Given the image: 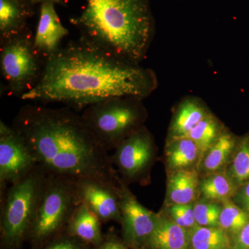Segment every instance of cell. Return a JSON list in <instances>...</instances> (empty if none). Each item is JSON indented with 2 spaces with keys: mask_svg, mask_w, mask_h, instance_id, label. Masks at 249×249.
I'll use <instances>...</instances> for the list:
<instances>
[{
  "mask_svg": "<svg viewBox=\"0 0 249 249\" xmlns=\"http://www.w3.org/2000/svg\"><path fill=\"white\" fill-rule=\"evenodd\" d=\"M200 190L209 200H225L232 194L233 186L225 175H214L201 183Z\"/></svg>",
  "mask_w": 249,
  "mask_h": 249,
  "instance_id": "cell-22",
  "label": "cell"
},
{
  "mask_svg": "<svg viewBox=\"0 0 249 249\" xmlns=\"http://www.w3.org/2000/svg\"><path fill=\"white\" fill-rule=\"evenodd\" d=\"M77 193L101 222H121L120 196L117 184L92 178L76 179Z\"/></svg>",
  "mask_w": 249,
  "mask_h": 249,
  "instance_id": "cell-11",
  "label": "cell"
},
{
  "mask_svg": "<svg viewBox=\"0 0 249 249\" xmlns=\"http://www.w3.org/2000/svg\"><path fill=\"white\" fill-rule=\"evenodd\" d=\"M209 113L204 105L196 98H185L178 105L170 127V139L183 138Z\"/></svg>",
  "mask_w": 249,
  "mask_h": 249,
  "instance_id": "cell-16",
  "label": "cell"
},
{
  "mask_svg": "<svg viewBox=\"0 0 249 249\" xmlns=\"http://www.w3.org/2000/svg\"><path fill=\"white\" fill-rule=\"evenodd\" d=\"M71 22L80 37L136 65L146 57L155 35L150 0H85Z\"/></svg>",
  "mask_w": 249,
  "mask_h": 249,
  "instance_id": "cell-3",
  "label": "cell"
},
{
  "mask_svg": "<svg viewBox=\"0 0 249 249\" xmlns=\"http://www.w3.org/2000/svg\"><path fill=\"white\" fill-rule=\"evenodd\" d=\"M34 34L29 27L0 42V71L4 89L21 98L40 81L45 60L36 52Z\"/></svg>",
  "mask_w": 249,
  "mask_h": 249,
  "instance_id": "cell-7",
  "label": "cell"
},
{
  "mask_svg": "<svg viewBox=\"0 0 249 249\" xmlns=\"http://www.w3.org/2000/svg\"><path fill=\"white\" fill-rule=\"evenodd\" d=\"M189 233L195 249H227L230 246L229 237L223 229L195 226Z\"/></svg>",
  "mask_w": 249,
  "mask_h": 249,
  "instance_id": "cell-19",
  "label": "cell"
},
{
  "mask_svg": "<svg viewBox=\"0 0 249 249\" xmlns=\"http://www.w3.org/2000/svg\"><path fill=\"white\" fill-rule=\"evenodd\" d=\"M29 0H0V42L20 34L34 15Z\"/></svg>",
  "mask_w": 249,
  "mask_h": 249,
  "instance_id": "cell-13",
  "label": "cell"
},
{
  "mask_svg": "<svg viewBox=\"0 0 249 249\" xmlns=\"http://www.w3.org/2000/svg\"><path fill=\"white\" fill-rule=\"evenodd\" d=\"M53 3L40 4L38 22L34 37L36 52L47 60L62 47L69 31L62 25Z\"/></svg>",
  "mask_w": 249,
  "mask_h": 249,
  "instance_id": "cell-12",
  "label": "cell"
},
{
  "mask_svg": "<svg viewBox=\"0 0 249 249\" xmlns=\"http://www.w3.org/2000/svg\"><path fill=\"white\" fill-rule=\"evenodd\" d=\"M48 174L37 165L10 185L1 196V245L19 249L29 233L43 195Z\"/></svg>",
  "mask_w": 249,
  "mask_h": 249,
  "instance_id": "cell-4",
  "label": "cell"
},
{
  "mask_svg": "<svg viewBox=\"0 0 249 249\" xmlns=\"http://www.w3.org/2000/svg\"><path fill=\"white\" fill-rule=\"evenodd\" d=\"M234 147L235 139L231 134L223 132L208 150L204 160V168L210 171L220 168L227 161Z\"/></svg>",
  "mask_w": 249,
  "mask_h": 249,
  "instance_id": "cell-21",
  "label": "cell"
},
{
  "mask_svg": "<svg viewBox=\"0 0 249 249\" xmlns=\"http://www.w3.org/2000/svg\"><path fill=\"white\" fill-rule=\"evenodd\" d=\"M110 156L124 179L138 180L142 178L151 165L155 147L147 129L141 127L116 147Z\"/></svg>",
  "mask_w": 249,
  "mask_h": 249,
  "instance_id": "cell-9",
  "label": "cell"
},
{
  "mask_svg": "<svg viewBox=\"0 0 249 249\" xmlns=\"http://www.w3.org/2000/svg\"><path fill=\"white\" fill-rule=\"evenodd\" d=\"M80 202L75 178L48 175L29 235L33 249H40L64 233Z\"/></svg>",
  "mask_w": 249,
  "mask_h": 249,
  "instance_id": "cell-5",
  "label": "cell"
},
{
  "mask_svg": "<svg viewBox=\"0 0 249 249\" xmlns=\"http://www.w3.org/2000/svg\"><path fill=\"white\" fill-rule=\"evenodd\" d=\"M240 201L244 208L249 211V182L244 187L240 193Z\"/></svg>",
  "mask_w": 249,
  "mask_h": 249,
  "instance_id": "cell-30",
  "label": "cell"
},
{
  "mask_svg": "<svg viewBox=\"0 0 249 249\" xmlns=\"http://www.w3.org/2000/svg\"><path fill=\"white\" fill-rule=\"evenodd\" d=\"M11 126L48 175L97 178L117 184L119 178L108 151L81 115L71 108L25 105Z\"/></svg>",
  "mask_w": 249,
  "mask_h": 249,
  "instance_id": "cell-2",
  "label": "cell"
},
{
  "mask_svg": "<svg viewBox=\"0 0 249 249\" xmlns=\"http://www.w3.org/2000/svg\"><path fill=\"white\" fill-rule=\"evenodd\" d=\"M31 4L35 6L36 4H42L44 3H53L54 4L61 5L65 6V2L64 0H29Z\"/></svg>",
  "mask_w": 249,
  "mask_h": 249,
  "instance_id": "cell-31",
  "label": "cell"
},
{
  "mask_svg": "<svg viewBox=\"0 0 249 249\" xmlns=\"http://www.w3.org/2000/svg\"><path fill=\"white\" fill-rule=\"evenodd\" d=\"M231 175L239 183L249 181V142L244 141L239 147L231 167Z\"/></svg>",
  "mask_w": 249,
  "mask_h": 249,
  "instance_id": "cell-25",
  "label": "cell"
},
{
  "mask_svg": "<svg viewBox=\"0 0 249 249\" xmlns=\"http://www.w3.org/2000/svg\"><path fill=\"white\" fill-rule=\"evenodd\" d=\"M190 242V233L185 228L158 216L146 245L150 249H188Z\"/></svg>",
  "mask_w": 249,
  "mask_h": 249,
  "instance_id": "cell-15",
  "label": "cell"
},
{
  "mask_svg": "<svg viewBox=\"0 0 249 249\" xmlns=\"http://www.w3.org/2000/svg\"><path fill=\"white\" fill-rule=\"evenodd\" d=\"M222 134L219 123L213 116L209 115L193 127L186 137L196 144L199 155H204Z\"/></svg>",
  "mask_w": 249,
  "mask_h": 249,
  "instance_id": "cell-20",
  "label": "cell"
},
{
  "mask_svg": "<svg viewBox=\"0 0 249 249\" xmlns=\"http://www.w3.org/2000/svg\"><path fill=\"white\" fill-rule=\"evenodd\" d=\"M142 100L107 98L85 108L80 115L98 142L109 151L142 127L145 116Z\"/></svg>",
  "mask_w": 249,
  "mask_h": 249,
  "instance_id": "cell-6",
  "label": "cell"
},
{
  "mask_svg": "<svg viewBox=\"0 0 249 249\" xmlns=\"http://www.w3.org/2000/svg\"><path fill=\"white\" fill-rule=\"evenodd\" d=\"M167 158L170 167L183 169L194 163L199 155V149L191 139H170L166 150Z\"/></svg>",
  "mask_w": 249,
  "mask_h": 249,
  "instance_id": "cell-18",
  "label": "cell"
},
{
  "mask_svg": "<svg viewBox=\"0 0 249 249\" xmlns=\"http://www.w3.org/2000/svg\"><path fill=\"white\" fill-rule=\"evenodd\" d=\"M88 245L65 232L40 249H88Z\"/></svg>",
  "mask_w": 249,
  "mask_h": 249,
  "instance_id": "cell-27",
  "label": "cell"
},
{
  "mask_svg": "<svg viewBox=\"0 0 249 249\" xmlns=\"http://www.w3.org/2000/svg\"><path fill=\"white\" fill-rule=\"evenodd\" d=\"M118 188L124 242L132 247L146 245L158 216L143 207L119 178Z\"/></svg>",
  "mask_w": 249,
  "mask_h": 249,
  "instance_id": "cell-10",
  "label": "cell"
},
{
  "mask_svg": "<svg viewBox=\"0 0 249 249\" xmlns=\"http://www.w3.org/2000/svg\"><path fill=\"white\" fill-rule=\"evenodd\" d=\"M101 221L85 203L80 202L67 224L69 235L83 241L88 245L96 247L103 241Z\"/></svg>",
  "mask_w": 249,
  "mask_h": 249,
  "instance_id": "cell-14",
  "label": "cell"
},
{
  "mask_svg": "<svg viewBox=\"0 0 249 249\" xmlns=\"http://www.w3.org/2000/svg\"><path fill=\"white\" fill-rule=\"evenodd\" d=\"M170 213L173 222L180 227L186 229L196 226L194 207L191 204H174L170 208Z\"/></svg>",
  "mask_w": 249,
  "mask_h": 249,
  "instance_id": "cell-26",
  "label": "cell"
},
{
  "mask_svg": "<svg viewBox=\"0 0 249 249\" xmlns=\"http://www.w3.org/2000/svg\"><path fill=\"white\" fill-rule=\"evenodd\" d=\"M197 182V174L194 170L177 172L168 181V198L174 204H189L196 196Z\"/></svg>",
  "mask_w": 249,
  "mask_h": 249,
  "instance_id": "cell-17",
  "label": "cell"
},
{
  "mask_svg": "<svg viewBox=\"0 0 249 249\" xmlns=\"http://www.w3.org/2000/svg\"><path fill=\"white\" fill-rule=\"evenodd\" d=\"M155 73L131 63L83 37L71 40L47 59L40 81L20 99L60 103L75 111L113 97L150 96Z\"/></svg>",
  "mask_w": 249,
  "mask_h": 249,
  "instance_id": "cell-1",
  "label": "cell"
},
{
  "mask_svg": "<svg viewBox=\"0 0 249 249\" xmlns=\"http://www.w3.org/2000/svg\"><path fill=\"white\" fill-rule=\"evenodd\" d=\"M233 249H249V222L239 232Z\"/></svg>",
  "mask_w": 249,
  "mask_h": 249,
  "instance_id": "cell-29",
  "label": "cell"
},
{
  "mask_svg": "<svg viewBox=\"0 0 249 249\" xmlns=\"http://www.w3.org/2000/svg\"><path fill=\"white\" fill-rule=\"evenodd\" d=\"M247 223L248 215L245 211L231 201L224 202L219 217V225L224 230L238 234Z\"/></svg>",
  "mask_w": 249,
  "mask_h": 249,
  "instance_id": "cell-23",
  "label": "cell"
},
{
  "mask_svg": "<svg viewBox=\"0 0 249 249\" xmlns=\"http://www.w3.org/2000/svg\"><path fill=\"white\" fill-rule=\"evenodd\" d=\"M37 165L22 137L12 126L0 121V196H4L9 185Z\"/></svg>",
  "mask_w": 249,
  "mask_h": 249,
  "instance_id": "cell-8",
  "label": "cell"
},
{
  "mask_svg": "<svg viewBox=\"0 0 249 249\" xmlns=\"http://www.w3.org/2000/svg\"><path fill=\"white\" fill-rule=\"evenodd\" d=\"M94 249H129L127 244L121 242L116 236L109 235L104 237L102 243Z\"/></svg>",
  "mask_w": 249,
  "mask_h": 249,
  "instance_id": "cell-28",
  "label": "cell"
},
{
  "mask_svg": "<svg viewBox=\"0 0 249 249\" xmlns=\"http://www.w3.org/2000/svg\"><path fill=\"white\" fill-rule=\"evenodd\" d=\"M222 208L214 203H199L194 206L196 224L201 227H216L219 225Z\"/></svg>",
  "mask_w": 249,
  "mask_h": 249,
  "instance_id": "cell-24",
  "label": "cell"
}]
</instances>
